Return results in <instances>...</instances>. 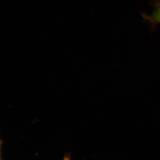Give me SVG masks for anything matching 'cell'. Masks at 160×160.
Returning <instances> with one entry per match:
<instances>
[{
    "label": "cell",
    "instance_id": "obj_1",
    "mask_svg": "<svg viewBox=\"0 0 160 160\" xmlns=\"http://www.w3.org/2000/svg\"><path fill=\"white\" fill-rule=\"evenodd\" d=\"M142 16L144 18L151 23H160V3H155V9L151 15L148 16L142 13Z\"/></svg>",
    "mask_w": 160,
    "mask_h": 160
},
{
    "label": "cell",
    "instance_id": "obj_2",
    "mask_svg": "<svg viewBox=\"0 0 160 160\" xmlns=\"http://www.w3.org/2000/svg\"><path fill=\"white\" fill-rule=\"evenodd\" d=\"M71 152H66L65 153L63 158L62 160H71Z\"/></svg>",
    "mask_w": 160,
    "mask_h": 160
}]
</instances>
